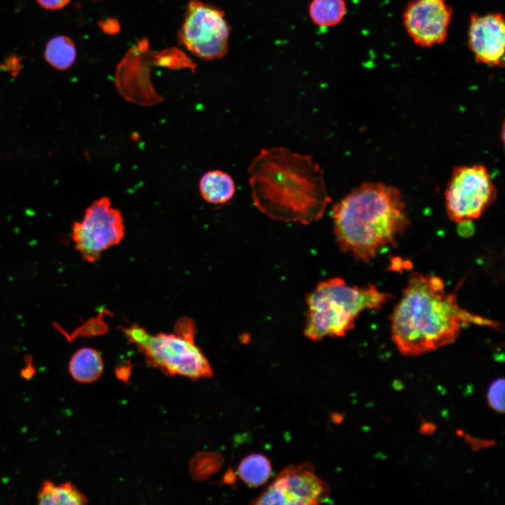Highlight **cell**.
Returning a JSON list of instances; mask_svg holds the SVG:
<instances>
[{
  "mask_svg": "<svg viewBox=\"0 0 505 505\" xmlns=\"http://www.w3.org/2000/svg\"><path fill=\"white\" fill-rule=\"evenodd\" d=\"M255 207L274 220L309 224L331 201L321 166L285 147L262 149L248 167Z\"/></svg>",
  "mask_w": 505,
  "mask_h": 505,
  "instance_id": "1",
  "label": "cell"
},
{
  "mask_svg": "<svg viewBox=\"0 0 505 505\" xmlns=\"http://www.w3.org/2000/svg\"><path fill=\"white\" fill-rule=\"evenodd\" d=\"M471 324L499 325L462 308L440 277L414 273L391 314V338L401 354L417 356L452 343L462 329Z\"/></svg>",
  "mask_w": 505,
  "mask_h": 505,
  "instance_id": "2",
  "label": "cell"
},
{
  "mask_svg": "<svg viewBox=\"0 0 505 505\" xmlns=\"http://www.w3.org/2000/svg\"><path fill=\"white\" fill-rule=\"evenodd\" d=\"M332 217L341 250L363 262L393 245L409 224L400 191L380 182L354 188L333 206Z\"/></svg>",
  "mask_w": 505,
  "mask_h": 505,
  "instance_id": "3",
  "label": "cell"
},
{
  "mask_svg": "<svg viewBox=\"0 0 505 505\" xmlns=\"http://www.w3.org/2000/svg\"><path fill=\"white\" fill-rule=\"evenodd\" d=\"M391 298L374 285H349L338 277L321 281L306 297L304 334L315 342L344 337L362 311L379 309Z\"/></svg>",
  "mask_w": 505,
  "mask_h": 505,
  "instance_id": "4",
  "label": "cell"
},
{
  "mask_svg": "<svg viewBox=\"0 0 505 505\" xmlns=\"http://www.w3.org/2000/svg\"><path fill=\"white\" fill-rule=\"evenodd\" d=\"M174 330V333L151 335L137 324L123 329L128 342L136 346L147 363L165 374L193 379L211 377L210 364L195 344L196 325L193 320L180 318Z\"/></svg>",
  "mask_w": 505,
  "mask_h": 505,
  "instance_id": "5",
  "label": "cell"
},
{
  "mask_svg": "<svg viewBox=\"0 0 505 505\" xmlns=\"http://www.w3.org/2000/svg\"><path fill=\"white\" fill-rule=\"evenodd\" d=\"M497 190L483 165L456 167L445 191V206L449 218L457 224L480 217L493 203Z\"/></svg>",
  "mask_w": 505,
  "mask_h": 505,
  "instance_id": "6",
  "label": "cell"
},
{
  "mask_svg": "<svg viewBox=\"0 0 505 505\" xmlns=\"http://www.w3.org/2000/svg\"><path fill=\"white\" fill-rule=\"evenodd\" d=\"M231 27L224 11L199 0H190L179 33L180 41L194 55L206 60L224 58Z\"/></svg>",
  "mask_w": 505,
  "mask_h": 505,
  "instance_id": "7",
  "label": "cell"
},
{
  "mask_svg": "<svg viewBox=\"0 0 505 505\" xmlns=\"http://www.w3.org/2000/svg\"><path fill=\"white\" fill-rule=\"evenodd\" d=\"M72 231L75 247L82 257L95 262L102 252L122 241L125 233L123 215L108 197L103 196L86 208L83 220L75 222Z\"/></svg>",
  "mask_w": 505,
  "mask_h": 505,
  "instance_id": "8",
  "label": "cell"
},
{
  "mask_svg": "<svg viewBox=\"0 0 505 505\" xmlns=\"http://www.w3.org/2000/svg\"><path fill=\"white\" fill-rule=\"evenodd\" d=\"M328 485L314 472L309 462L285 467L252 501L253 504L313 505L324 503Z\"/></svg>",
  "mask_w": 505,
  "mask_h": 505,
  "instance_id": "9",
  "label": "cell"
},
{
  "mask_svg": "<svg viewBox=\"0 0 505 505\" xmlns=\"http://www.w3.org/2000/svg\"><path fill=\"white\" fill-rule=\"evenodd\" d=\"M452 16L446 0H413L405 9L403 22L415 44L430 47L445 41Z\"/></svg>",
  "mask_w": 505,
  "mask_h": 505,
  "instance_id": "10",
  "label": "cell"
},
{
  "mask_svg": "<svg viewBox=\"0 0 505 505\" xmlns=\"http://www.w3.org/2000/svg\"><path fill=\"white\" fill-rule=\"evenodd\" d=\"M469 46L477 62L491 67L504 65L505 24L500 13L471 16Z\"/></svg>",
  "mask_w": 505,
  "mask_h": 505,
  "instance_id": "11",
  "label": "cell"
},
{
  "mask_svg": "<svg viewBox=\"0 0 505 505\" xmlns=\"http://www.w3.org/2000/svg\"><path fill=\"white\" fill-rule=\"evenodd\" d=\"M202 198L213 205H223L230 201L236 192L232 177L221 170H212L203 175L199 181Z\"/></svg>",
  "mask_w": 505,
  "mask_h": 505,
  "instance_id": "12",
  "label": "cell"
},
{
  "mask_svg": "<svg viewBox=\"0 0 505 505\" xmlns=\"http://www.w3.org/2000/svg\"><path fill=\"white\" fill-rule=\"evenodd\" d=\"M104 370L100 353L89 347H83L74 353L69 363V371L77 382L90 383L97 380Z\"/></svg>",
  "mask_w": 505,
  "mask_h": 505,
  "instance_id": "13",
  "label": "cell"
},
{
  "mask_svg": "<svg viewBox=\"0 0 505 505\" xmlns=\"http://www.w3.org/2000/svg\"><path fill=\"white\" fill-rule=\"evenodd\" d=\"M37 501L43 505H81L86 504L88 499L70 483L56 485L46 480L39 488Z\"/></svg>",
  "mask_w": 505,
  "mask_h": 505,
  "instance_id": "14",
  "label": "cell"
},
{
  "mask_svg": "<svg viewBox=\"0 0 505 505\" xmlns=\"http://www.w3.org/2000/svg\"><path fill=\"white\" fill-rule=\"evenodd\" d=\"M272 472L270 461L261 454L244 457L238 464L239 478L251 487H259L267 482Z\"/></svg>",
  "mask_w": 505,
  "mask_h": 505,
  "instance_id": "15",
  "label": "cell"
},
{
  "mask_svg": "<svg viewBox=\"0 0 505 505\" xmlns=\"http://www.w3.org/2000/svg\"><path fill=\"white\" fill-rule=\"evenodd\" d=\"M346 13L344 0H311L309 14L312 22L320 27L338 25Z\"/></svg>",
  "mask_w": 505,
  "mask_h": 505,
  "instance_id": "16",
  "label": "cell"
},
{
  "mask_svg": "<svg viewBox=\"0 0 505 505\" xmlns=\"http://www.w3.org/2000/svg\"><path fill=\"white\" fill-rule=\"evenodd\" d=\"M44 56L53 67L65 70L73 65L76 57V50L70 38L59 35L48 41L45 48Z\"/></svg>",
  "mask_w": 505,
  "mask_h": 505,
  "instance_id": "17",
  "label": "cell"
},
{
  "mask_svg": "<svg viewBox=\"0 0 505 505\" xmlns=\"http://www.w3.org/2000/svg\"><path fill=\"white\" fill-rule=\"evenodd\" d=\"M222 461V457L218 454L198 453L190 463L191 476L196 480H204L221 467Z\"/></svg>",
  "mask_w": 505,
  "mask_h": 505,
  "instance_id": "18",
  "label": "cell"
},
{
  "mask_svg": "<svg viewBox=\"0 0 505 505\" xmlns=\"http://www.w3.org/2000/svg\"><path fill=\"white\" fill-rule=\"evenodd\" d=\"M487 403L491 408L498 412L504 411V379L497 378L490 385L487 391Z\"/></svg>",
  "mask_w": 505,
  "mask_h": 505,
  "instance_id": "19",
  "label": "cell"
},
{
  "mask_svg": "<svg viewBox=\"0 0 505 505\" xmlns=\"http://www.w3.org/2000/svg\"><path fill=\"white\" fill-rule=\"evenodd\" d=\"M71 0H36L43 8L49 11L59 10L66 6Z\"/></svg>",
  "mask_w": 505,
  "mask_h": 505,
  "instance_id": "20",
  "label": "cell"
},
{
  "mask_svg": "<svg viewBox=\"0 0 505 505\" xmlns=\"http://www.w3.org/2000/svg\"><path fill=\"white\" fill-rule=\"evenodd\" d=\"M13 75H16L20 69V60L15 56L8 58L3 65H0Z\"/></svg>",
  "mask_w": 505,
  "mask_h": 505,
  "instance_id": "21",
  "label": "cell"
}]
</instances>
